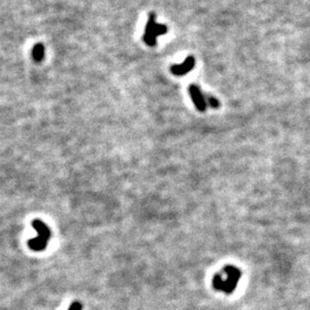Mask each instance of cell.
I'll list each match as a JSON object with an SVG mask.
<instances>
[{"instance_id":"1","label":"cell","mask_w":310,"mask_h":310,"mask_svg":"<svg viewBox=\"0 0 310 310\" xmlns=\"http://www.w3.org/2000/svg\"><path fill=\"white\" fill-rule=\"evenodd\" d=\"M33 226L36 229V231L39 234V237L36 239H33L29 242V246L34 251H42L46 249L47 242L49 241L51 237V232L48 226L41 222V220H34Z\"/></svg>"},{"instance_id":"2","label":"cell","mask_w":310,"mask_h":310,"mask_svg":"<svg viewBox=\"0 0 310 310\" xmlns=\"http://www.w3.org/2000/svg\"><path fill=\"white\" fill-rule=\"evenodd\" d=\"M157 38L158 35H157L156 15L154 13H150L145 26L143 41L148 47H155L157 45Z\"/></svg>"},{"instance_id":"3","label":"cell","mask_w":310,"mask_h":310,"mask_svg":"<svg viewBox=\"0 0 310 310\" xmlns=\"http://www.w3.org/2000/svg\"><path fill=\"white\" fill-rule=\"evenodd\" d=\"M224 272L227 274V279L225 280V285H224V292L227 294H232V292L237 288L238 283L241 279V271L236 268L235 266L229 265L224 268Z\"/></svg>"},{"instance_id":"4","label":"cell","mask_w":310,"mask_h":310,"mask_svg":"<svg viewBox=\"0 0 310 310\" xmlns=\"http://www.w3.org/2000/svg\"><path fill=\"white\" fill-rule=\"evenodd\" d=\"M188 92H189V95L191 97L192 103L194 104L195 108L199 112H204L206 110V106H208V104H206L205 96L202 94L199 87L196 86L195 84H191L188 87Z\"/></svg>"},{"instance_id":"5","label":"cell","mask_w":310,"mask_h":310,"mask_svg":"<svg viewBox=\"0 0 310 310\" xmlns=\"http://www.w3.org/2000/svg\"><path fill=\"white\" fill-rule=\"evenodd\" d=\"M194 66H195L194 57L188 56V57H186V59L184 60L183 63H181L179 65H173L170 69V72L176 77H182L185 74L192 71Z\"/></svg>"},{"instance_id":"6","label":"cell","mask_w":310,"mask_h":310,"mask_svg":"<svg viewBox=\"0 0 310 310\" xmlns=\"http://www.w3.org/2000/svg\"><path fill=\"white\" fill-rule=\"evenodd\" d=\"M33 57L37 62H41L45 58V47L42 44H38L34 47Z\"/></svg>"},{"instance_id":"7","label":"cell","mask_w":310,"mask_h":310,"mask_svg":"<svg viewBox=\"0 0 310 310\" xmlns=\"http://www.w3.org/2000/svg\"><path fill=\"white\" fill-rule=\"evenodd\" d=\"M225 285V280L222 278L221 274H216L213 279V286L218 291H223Z\"/></svg>"},{"instance_id":"8","label":"cell","mask_w":310,"mask_h":310,"mask_svg":"<svg viewBox=\"0 0 310 310\" xmlns=\"http://www.w3.org/2000/svg\"><path fill=\"white\" fill-rule=\"evenodd\" d=\"M205 100H206V104L210 105L212 108L218 109L220 107V102L215 97L210 96V95H205Z\"/></svg>"},{"instance_id":"9","label":"cell","mask_w":310,"mask_h":310,"mask_svg":"<svg viewBox=\"0 0 310 310\" xmlns=\"http://www.w3.org/2000/svg\"><path fill=\"white\" fill-rule=\"evenodd\" d=\"M166 33H167V27L165 25L157 24V35H158V37L165 35Z\"/></svg>"},{"instance_id":"10","label":"cell","mask_w":310,"mask_h":310,"mask_svg":"<svg viewBox=\"0 0 310 310\" xmlns=\"http://www.w3.org/2000/svg\"><path fill=\"white\" fill-rule=\"evenodd\" d=\"M82 308H83V305L79 301H75L71 304L68 310H82Z\"/></svg>"}]
</instances>
